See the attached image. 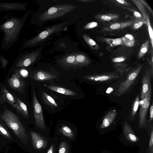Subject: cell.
I'll list each match as a JSON object with an SVG mask.
<instances>
[{
  "label": "cell",
  "instance_id": "6da1fadb",
  "mask_svg": "<svg viewBox=\"0 0 153 153\" xmlns=\"http://www.w3.org/2000/svg\"><path fill=\"white\" fill-rule=\"evenodd\" d=\"M27 16L26 13L22 18L13 17L0 25V31L4 34L1 45L2 48H10L17 41Z\"/></svg>",
  "mask_w": 153,
  "mask_h": 153
},
{
  "label": "cell",
  "instance_id": "7a4b0ae2",
  "mask_svg": "<svg viewBox=\"0 0 153 153\" xmlns=\"http://www.w3.org/2000/svg\"><path fill=\"white\" fill-rule=\"evenodd\" d=\"M0 119L12 131L19 141L24 144L28 142V134L19 117L16 114L4 108L3 111L0 114Z\"/></svg>",
  "mask_w": 153,
  "mask_h": 153
},
{
  "label": "cell",
  "instance_id": "3957f363",
  "mask_svg": "<svg viewBox=\"0 0 153 153\" xmlns=\"http://www.w3.org/2000/svg\"><path fill=\"white\" fill-rule=\"evenodd\" d=\"M66 22H62L49 27L38 34L36 36L25 41L22 45L23 48H30L44 41L54 34L61 32L67 28Z\"/></svg>",
  "mask_w": 153,
  "mask_h": 153
},
{
  "label": "cell",
  "instance_id": "277c9868",
  "mask_svg": "<svg viewBox=\"0 0 153 153\" xmlns=\"http://www.w3.org/2000/svg\"><path fill=\"white\" fill-rule=\"evenodd\" d=\"M76 7L70 4L54 6L40 15V19L44 21L55 19L72 11Z\"/></svg>",
  "mask_w": 153,
  "mask_h": 153
},
{
  "label": "cell",
  "instance_id": "5b68a950",
  "mask_svg": "<svg viewBox=\"0 0 153 153\" xmlns=\"http://www.w3.org/2000/svg\"><path fill=\"white\" fill-rule=\"evenodd\" d=\"M142 65H139L130 71L126 79L120 84L117 89L116 93L118 96L127 93L139 74Z\"/></svg>",
  "mask_w": 153,
  "mask_h": 153
},
{
  "label": "cell",
  "instance_id": "8992f818",
  "mask_svg": "<svg viewBox=\"0 0 153 153\" xmlns=\"http://www.w3.org/2000/svg\"><path fill=\"white\" fill-rule=\"evenodd\" d=\"M152 86L149 87V90L144 97L140 101L141 104L140 108L138 123L140 129L143 128L145 125L146 121L147 112L150 105L152 95Z\"/></svg>",
  "mask_w": 153,
  "mask_h": 153
},
{
  "label": "cell",
  "instance_id": "52a82bcc",
  "mask_svg": "<svg viewBox=\"0 0 153 153\" xmlns=\"http://www.w3.org/2000/svg\"><path fill=\"white\" fill-rule=\"evenodd\" d=\"M40 53V51H36L20 54L16 60V67L24 68L29 66L36 60Z\"/></svg>",
  "mask_w": 153,
  "mask_h": 153
},
{
  "label": "cell",
  "instance_id": "ba28073f",
  "mask_svg": "<svg viewBox=\"0 0 153 153\" xmlns=\"http://www.w3.org/2000/svg\"><path fill=\"white\" fill-rule=\"evenodd\" d=\"M33 101L34 116L36 126L41 129H44L45 128V125L42 108L34 91L33 93Z\"/></svg>",
  "mask_w": 153,
  "mask_h": 153
},
{
  "label": "cell",
  "instance_id": "9c48e42d",
  "mask_svg": "<svg viewBox=\"0 0 153 153\" xmlns=\"http://www.w3.org/2000/svg\"><path fill=\"white\" fill-rule=\"evenodd\" d=\"M136 20V19H133L123 22L112 23L104 26L102 29L101 31L108 32L124 29L132 26Z\"/></svg>",
  "mask_w": 153,
  "mask_h": 153
},
{
  "label": "cell",
  "instance_id": "30bf717a",
  "mask_svg": "<svg viewBox=\"0 0 153 153\" xmlns=\"http://www.w3.org/2000/svg\"><path fill=\"white\" fill-rule=\"evenodd\" d=\"M8 83L10 87L18 91L21 92L23 90L25 82L22 80L17 70L15 71L12 76L8 79Z\"/></svg>",
  "mask_w": 153,
  "mask_h": 153
},
{
  "label": "cell",
  "instance_id": "8fae6325",
  "mask_svg": "<svg viewBox=\"0 0 153 153\" xmlns=\"http://www.w3.org/2000/svg\"><path fill=\"white\" fill-rule=\"evenodd\" d=\"M119 76L114 73H108L84 76V79L89 80L97 82L109 81L117 79Z\"/></svg>",
  "mask_w": 153,
  "mask_h": 153
},
{
  "label": "cell",
  "instance_id": "7c38bea8",
  "mask_svg": "<svg viewBox=\"0 0 153 153\" xmlns=\"http://www.w3.org/2000/svg\"><path fill=\"white\" fill-rule=\"evenodd\" d=\"M153 71L151 68L148 69L145 72L142 80V91L141 99H142L147 92L149 87L151 86V79L153 76Z\"/></svg>",
  "mask_w": 153,
  "mask_h": 153
},
{
  "label": "cell",
  "instance_id": "4fadbf2b",
  "mask_svg": "<svg viewBox=\"0 0 153 153\" xmlns=\"http://www.w3.org/2000/svg\"><path fill=\"white\" fill-rule=\"evenodd\" d=\"M30 135L33 145L35 149L39 150L46 147L47 146L46 141L38 133L31 131Z\"/></svg>",
  "mask_w": 153,
  "mask_h": 153
},
{
  "label": "cell",
  "instance_id": "5bb4252c",
  "mask_svg": "<svg viewBox=\"0 0 153 153\" xmlns=\"http://www.w3.org/2000/svg\"><path fill=\"white\" fill-rule=\"evenodd\" d=\"M123 131L126 138L129 141L136 143L140 141V138L135 135L131 126L126 121L124 123Z\"/></svg>",
  "mask_w": 153,
  "mask_h": 153
},
{
  "label": "cell",
  "instance_id": "9a60e30c",
  "mask_svg": "<svg viewBox=\"0 0 153 153\" xmlns=\"http://www.w3.org/2000/svg\"><path fill=\"white\" fill-rule=\"evenodd\" d=\"M119 14L109 13L102 14H98L96 15L95 18L97 20L104 23H110L114 22L118 20L120 18Z\"/></svg>",
  "mask_w": 153,
  "mask_h": 153
},
{
  "label": "cell",
  "instance_id": "2e32d148",
  "mask_svg": "<svg viewBox=\"0 0 153 153\" xmlns=\"http://www.w3.org/2000/svg\"><path fill=\"white\" fill-rule=\"evenodd\" d=\"M26 3H0V10H25Z\"/></svg>",
  "mask_w": 153,
  "mask_h": 153
},
{
  "label": "cell",
  "instance_id": "e0dca14e",
  "mask_svg": "<svg viewBox=\"0 0 153 153\" xmlns=\"http://www.w3.org/2000/svg\"><path fill=\"white\" fill-rule=\"evenodd\" d=\"M117 114V112L115 110L108 111L103 118L100 128L104 129L109 127L115 119Z\"/></svg>",
  "mask_w": 153,
  "mask_h": 153
},
{
  "label": "cell",
  "instance_id": "ac0fdd59",
  "mask_svg": "<svg viewBox=\"0 0 153 153\" xmlns=\"http://www.w3.org/2000/svg\"><path fill=\"white\" fill-rule=\"evenodd\" d=\"M57 77V76L55 75L41 70L35 72L33 76L34 79L40 81L50 80Z\"/></svg>",
  "mask_w": 153,
  "mask_h": 153
},
{
  "label": "cell",
  "instance_id": "d6986e66",
  "mask_svg": "<svg viewBox=\"0 0 153 153\" xmlns=\"http://www.w3.org/2000/svg\"><path fill=\"white\" fill-rule=\"evenodd\" d=\"M2 97L4 100L12 106L16 110L18 106L15 99L5 87L1 89Z\"/></svg>",
  "mask_w": 153,
  "mask_h": 153
},
{
  "label": "cell",
  "instance_id": "ffe728a7",
  "mask_svg": "<svg viewBox=\"0 0 153 153\" xmlns=\"http://www.w3.org/2000/svg\"><path fill=\"white\" fill-rule=\"evenodd\" d=\"M90 62V59L86 55L82 53H76L74 66H86Z\"/></svg>",
  "mask_w": 153,
  "mask_h": 153
},
{
  "label": "cell",
  "instance_id": "44dd1931",
  "mask_svg": "<svg viewBox=\"0 0 153 153\" xmlns=\"http://www.w3.org/2000/svg\"><path fill=\"white\" fill-rule=\"evenodd\" d=\"M15 100L18 106L16 110L17 112L24 118H28L29 116L26 104L18 98L16 97Z\"/></svg>",
  "mask_w": 153,
  "mask_h": 153
},
{
  "label": "cell",
  "instance_id": "7402d4cb",
  "mask_svg": "<svg viewBox=\"0 0 153 153\" xmlns=\"http://www.w3.org/2000/svg\"><path fill=\"white\" fill-rule=\"evenodd\" d=\"M47 87L51 90L64 95L73 96L77 95V94L74 91L59 86L48 85Z\"/></svg>",
  "mask_w": 153,
  "mask_h": 153
},
{
  "label": "cell",
  "instance_id": "603a6c76",
  "mask_svg": "<svg viewBox=\"0 0 153 153\" xmlns=\"http://www.w3.org/2000/svg\"><path fill=\"white\" fill-rule=\"evenodd\" d=\"M98 41L101 42L105 43L112 47L122 45L121 38L112 39L106 37L98 38Z\"/></svg>",
  "mask_w": 153,
  "mask_h": 153
},
{
  "label": "cell",
  "instance_id": "cb8c5ba5",
  "mask_svg": "<svg viewBox=\"0 0 153 153\" xmlns=\"http://www.w3.org/2000/svg\"><path fill=\"white\" fill-rule=\"evenodd\" d=\"M42 97L44 102L47 105L53 108L58 107V105L54 100L45 92H42Z\"/></svg>",
  "mask_w": 153,
  "mask_h": 153
},
{
  "label": "cell",
  "instance_id": "d4e9b609",
  "mask_svg": "<svg viewBox=\"0 0 153 153\" xmlns=\"http://www.w3.org/2000/svg\"><path fill=\"white\" fill-rule=\"evenodd\" d=\"M121 38L122 41V45L129 47L134 46L135 39L132 35L127 34Z\"/></svg>",
  "mask_w": 153,
  "mask_h": 153
},
{
  "label": "cell",
  "instance_id": "484cf974",
  "mask_svg": "<svg viewBox=\"0 0 153 153\" xmlns=\"http://www.w3.org/2000/svg\"><path fill=\"white\" fill-rule=\"evenodd\" d=\"M76 53H74L67 55L62 59V62L66 65L74 66Z\"/></svg>",
  "mask_w": 153,
  "mask_h": 153
},
{
  "label": "cell",
  "instance_id": "4316f807",
  "mask_svg": "<svg viewBox=\"0 0 153 153\" xmlns=\"http://www.w3.org/2000/svg\"><path fill=\"white\" fill-rule=\"evenodd\" d=\"M139 95L136 97L133 104L132 106L130 114V117L131 120H134L137 114L139 105Z\"/></svg>",
  "mask_w": 153,
  "mask_h": 153
},
{
  "label": "cell",
  "instance_id": "83f0119b",
  "mask_svg": "<svg viewBox=\"0 0 153 153\" xmlns=\"http://www.w3.org/2000/svg\"><path fill=\"white\" fill-rule=\"evenodd\" d=\"M83 37L88 45L93 49L98 50L100 48L99 46L92 39L86 34H84Z\"/></svg>",
  "mask_w": 153,
  "mask_h": 153
},
{
  "label": "cell",
  "instance_id": "f1b7e54d",
  "mask_svg": "<svg viewBox=\"0 0 153 153\" xmlns=\"http://www.w3.org/2000/svg\"><path fill=\"white\" fill-rule=\"evenodd\" d=\"M149 41L147 40L142 45L137 55L138 59L142 58L147 53L149 48Z\"/></svg>",
  "mask_w": 153,
  "mask_h": 153
},
{
  "label": "cell",
  "instance_id": "f546056e",
  "mask_svg": "<svg viewBox=\"0 0 153 153\" xmlns=\"http://www.w3.org/2000/svg\"><path fill=\"white\" fill-rule=\"evenodd\" d=\"M0 134L12 142L13 141L12 136L7 129L0 123Z\"/></svg>",
  "mask_w": 153,
  "mask_h": 153
},
{
  "label": "cell",
  "instance_id": "4dcf8cb0",
  "mask_svg": "<svg viewBox=\"0 0 153 153\" xmlns=\"http://www.w3.org/2000/svg\"><path fill=\"white\" fill-rule=\"evenodd\" d=\"M135 4L139 8V10L141 13L143 19L146 20L147 17V14L145 9L143 6V5L140 2V0H132Z\"/></svg>",
  "mask_w": 153,
  "mask_h": 153
},
{
  "label": "cell",
  "instance_id": "1f68e13d",
  "mask_svg": "<svg viewBox=\"0 0 153 153\" xmlns=\"http://www.w3.org/2000/svg\"><path fill=\"white\" fill-rule=\"evenodd\" d=\"M61 132L65 136L70 138H72L74 136V134L68 127L63 126L60 129Z\"/></svg>",
  "mask_w": 153,
  "mask_h": 153
},
{
  "label": "cell",
  "instance_id": "d6a6232c",
  "mask_svg": "<svg viewBox=\"0 0 153 153\" xmlns=\"http://www.w3.org/2000/svg\"><path fill=\"white\" fill-rule=\"evenodd\" d=\"M146 21L147 22V26L148 32L150 38L151 43L152 45V48L153 47V32L152 28L151 26L150 22L149 19V16L147 15L146 18Z\"/></svg>",
  "mask_w": 153,
  "mask_h": 153
},
{
  "label": "cell",
  "instance_id": "836d02e7",
  "mask_svg": "<svg viewBox=\"0 0 153 153\" xmlns=\"http://www.w3.org/2000/svg\"><path fill=\"white\" fill-rule=\"evenodd\" d=\"M68 146L67 143L65 141L61 142L59 147V153H68Z\"/></svg>",
  "mask_w": 153,
  "mask_h": 153
},
{
  "label": "cell",
  "instance_id": "e575fe53",
  "mask_svg": "<svg viewBox=\"0 0 153 153\" xmlns=\"http://www.w3.org/2000/svg\"><path fill=\"white\" fill-rule=\"evenodd\" d=\"M127 66L123 64H117L116 65L115 68L117 69V71L119 72L121 75H122L123 73L127 72L130 70V68H126Z\"/></svg>",
  "mask_w": 153,
  "mask_h": 153
},
{
  "label": "cell",
  "instance_id": "d590c367",
  "mask_svg": "<svg viewBox=\"0 0 153 153\" xmlns=\"http://www.w3.org/2000/svg\"><path fill=\"white\" fill-rule=\"evenodd\" d=\"M146 20L143 19L139 20H136L133 25V28L134 29H137L140 28L143 25H147Z\"/></svg>",
  "mask_w": 153,
  "mask_h": 153
},
{
  "label": "cell",
  "instance_id": "8d00e7d4",
  "mask_svg": "<svg viewBox=\"0 0 153 153\" xmlns=\"http://www.w3.org/2000/svg\"><path fill=\"white\" fill-rule=\"evenodd\" d=\"M126 9H127L130 11H131L133 13V15H134V17L136 18V20H142L143 19V17L140 13L139 12L133 9L129 8H126Z\"/></svg>",
  "mask_w": 153,
  "mask_h": 153
},
{
  "label": "cell",
  "instance_id": "74e56055",
  "mask_svg": "<svg viewBox=\"0 0 153 153\" xmlns=\"http://www.w3.org/2000/svg\"><path fill=\"white\" fill-rule=\"evenodd\" d=\"M152 128L150 133L149 143V147L150 153H153V129Z\"/></svg>",
  "mask_w": 153,
  "mask_h": 153
},
{
  "label": "cell",
  "instance_id": "f35d334b",
  "mask_svg": "<svg viewBox=\"0 0 153 153\" xmlns=\"http://www.w3.org/2000/svg\"><path fill=\"white\" fill-rule=\"evenodd\" d=\"M98 25V23L95 22H92L87 23L84 27L85 29H89L94 28Z\"/></svg>",
  "mask_w": 153,
  "mask_h": 153
},
{
  "label": "cell",
  "instance_id": "ab89813d",
  "mask_svg": "<svg viewBox=\"0 0 153 153\" xmlns=\"http://www.w3.org/2000/svg\"><path fill=\"white\" fill-rule=\"evenodd\" d=\"M0 61L2 68H5L8 63V61L1 54H0Z\"/></svg>",
  "mask_w": 153,
  "mask_h": 153
},
{
  "label": "cell",
  "instance_id": "60d3db41",
  "mask_svg": "<svg viewBox=\"0 0 153 153\" xmlns=\"http://www.w3.org/2000/svg\"><path fill=\"white\" fill-rule=\"evenodd\" d=\"M126 59V57L123 56H120L112 59H111V61L113 62L119 63L123 62Z\"/></svg>",
  "mask_w": 153,
  "mask_h": 153
},
{
  "label": "cell",
  "instance_id": "b9f144b4",
  "mask_svg": "<svg viewBox=\"0 0 153 153\" xmlns=\"http://www.w3.org/2000/svg\"><path fill=\"white\" fill-rule=\"evenodd\" d=\"M114 1L115 3L120 5H125L126 6H129L130 4L127 1L124 0H113L112 1Z\"/></svg>",
  "mask_w": 153,
  "mask_h": 153
},
{
  "label": "cell",
  "instance_id": "7bdbcfd3",
  "mask_svg": "<svg viewBox=\"0 0 153 153\" xmlns=\"http://www.w3.org/2000/svg\"><path fill=\"white\" fill-rule=\"evenodd\" d=\"M18 71L20 75L23 77H26L28 76V71L25 69H21Z\"/></svg>",
  "mask_w": 153,
  "mask_h": 153
},
{
  "label": "cell",
  "instance_id": "ee69618b",
  "mask_svg": "<svg viewBox=\"0 0 153 153\" xmlns=\"http://www.w3.org/2000/svg\"><path fill=\"white\" fill-rule=\"evenodd\" d=\"M140 2L143 4L145 5L146 7L149 10V11L150 12L152 15L153 14V11L151 8V7L149 6V4L147 3L144 0H140Z\"/></svg>",
  "mask_w": 153,
  "mask_h": 153
},
{
  "label": "cell",
  "instance_id": "f6af8a7d",
  "mask_svg": "<svg viewBox=\"0 0 153 153\" xmlns=\"http://www.w3.org/2000/svg\"><path fill=\"white\" fill-rule=\"evenodd\" d=\"M153 118V104L152 102L150 108V121H152Z\"/></svg>",
  "mask_w": 153,
  "mask_h": 153
},
{
  "label": "cell",
  "instance_id": "bcb514c9",
  "mask_svg": "<svg viewBox=\"0 0 153 153\" xmlns=\"http://www.w3.org/2000/svg\"><path fill=\"white\" fill-rule=\"evenodd\" d=\"M47 153H54V146L52 145L48 150Z\"/></svg>",
  "mask_w": 153,
  "mask_h": 153
},
{
  "label": "cell",
  "instance_id": "7dc6e473",
  "mask_svg": "<svg viewBox=\"0 0 153 153\" xmlns=\"http://www.w3.org/2000/svg\"><path fill=\"white\" fill-rule=\"evenodd\" d=\"M79 1H81V2H90L91 1H91V0H78Z\"/></svg>",
  "mask_w": 153,
  "mask_h": 153
}]
</instances>
